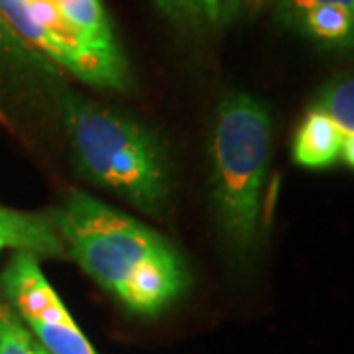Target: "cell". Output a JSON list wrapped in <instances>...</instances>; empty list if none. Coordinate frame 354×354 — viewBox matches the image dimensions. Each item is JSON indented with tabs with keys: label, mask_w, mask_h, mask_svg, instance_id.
Listing matches in <instances>:
<instances>
[{
	"label": "cell",
	"mask_w": 354,
	"mask_h": 354,
	"mask_svg": "<svg viewBox=\"0 0 354 354\" xmlns=\"http://www.w3.org/2000/svg\"><path fill=\"white\" fill-rule=\"evenodd\" d=\"M293 30L325 48L354 50V12L337 4H317L299 18Z\"/></svg>",
	"instance_id": "obj_9"
},
{
	"label": "cell",
	"mask_w": 354,
	"mask_h": 354,
	"mask_svg": "<svg viewBox=\"0 0 354 354\" xmlns=\"http://www.w3.org/2000/svg\"><path fill=\"white\" fill-rule=\"evenodd\" d=\"M311 109L329 114L344 134L354 132V69L335 75L319 88Z\"/></svg>",
	"instance_id": "obj_10"
},
{
	"label": "cell",
	"mask_w": 354,
	"mask_h": 354,
	"mask_svg": "<svg viewBox=\"0 0 354 354\" xmlns=\"http://www.w3.org/2000/svg\"><path fill=\"white\" fill-rule=\"evenodd\" d=\"M50 216L67 254L122 304L146 272L183 260L160 232L83 191H69Z\"/></svg>",
	"instance_id": "obj_3"
},
{
	"label": "cell",
	"mask_w": 354,
	"mask_h": 354,
	"mask_svg": "<svg viewBox=\"0 0 354 354\" xmlns=\"http://www.w3.org/2000/svg\"><path fill=\"white\" fill-rule=\"evenodd\" d=\"M160 12L177 28L203 32L218 26L215 0H153Z\"/></svg>",
	"instance_id": "obj_11"
},
{
	"label": "cell",
	"mask_w": 354,
	"mask_h": 354,
	"mask_svg": "<svg viewBox=\"0 0 354 354\" xmlns=\"http://www.w3.org/2000/svg\"><path fill=\"white\" fill-rule=\"evenodd\" d=\"M57 79L59 67L20 38L0 14V81L30 87L53 83Z\"/></svg>",
	"instance_id": "obj_7"
},
{
	"label": "cell",
	"mask_w": 354,
	"mask_h": 354,
	"mask_svg": "<svg viewBox=\"0 0 354 354\" xmlns=\"http://www.w3.org/2000/svg\"><path fill=\"white\" fill-rule=\"evenodd\" d=\"M71 152L81 174L146 215H160L171 193L162 140L132 116L75 93L62 97Z\"/></svg>",
	"instance_id": "obj_1"
},
{
	"label": "cell",
	"mask_w": 354,
	"mask_h": 354,
	"mask_svg": "<svg viewBox=\"0 0 354 354\" xmlns=\"http://www.w3.org/2000/svg\"><path fill=\"white\" fill-rule=\"evenodd\" d=\"M8 248L36 258H62L67 254L50 215L24 213L0 205V252Z\"/></svg>",
	"instance_id": "obj_6"
},
{
	"label": "cell",
	"mask_w": 354,
	"mask_h": 354,
	"mask_svg": "<svg viewBox=\"0 0 354 354\" xmlns=\"http://www.w3.org/2000/svg\"><path fill=\"white\" fill-rule=\"evenodd\" d=\"M46 354H48V353H46Z\"/></svg>",
	"instance_id": "obj_20"
},
{
	"label": "cell",
	"mask_w": 354,
	"mask_h": 354,
	"mask_svg": "<svg viewBox=\"0 0 354 354\" xmlns=\"http://www.w3.org/2000/svg\"><path fill=\"white\" fill-rule=\"evenodd\" d=\"M274 2H279V0H242V10H246L248 14H256Z\"/></svg>",
	"instance_id": "obj_17"
},
{
	"label": "cell",
	"mask_w": 354,
	"mask_h": 354,
	"mask_svg": "<svg viewBox=\"0 0 354 354\" xmlns=\"http://www.w3.org/2000/svg\"><path fill=\"white\" fill-rule=\"evenodd\" d=\"M0 14L34 50L83 83L116 91L130 85L102 0H0Z\"/></svg>",
	"instance_id": "obj_4"
},
{
	"label": "cell",
	"mask_w": 354,
	"mask_h": 354,
	"mask_svg": "<svg viewBox=\"0 0 354 354\" xmlns=\"http://www.w3.org/2000/svg\"><path fill=\"white\" fill-rule=\"evenodd\" d=\"M36 339L48 354H97L87 337L73 323L50 325V323H30Z\"/></svg>",
	"instance_id": "obj_12"
},
{
	"label": "cell",
	"mask_w": 354,
	"mask_h": 354,
	"mask_svg": "<svg viewBox=\"0 0 354 354\" xmlns=\"http://www.w3.org/2000/svg\"><path fill=\"white\" fill-rule=\"evenodd\" d=\"M342 128L330 118L329 114L321 113L317 109H309L301 124L297 128L291 156L297 165H304L309 169L329 167L341 158Z\"/></svg>",
	"instance_id": "obj_8"
},
{
	"label": "cell",
	"mask_w": 354,
	"mask_h": 354,
	"mask_svg": "<svg viewBox=\"0 0 354 354\" xmlns=\"http://www.w3.org/2000/svg\"><path fill=\"white\" fill-rule=\"evenodd\" d=\"M317 4H337V6H344L351 12H354V0H279L276 16L283 26L295 28L299 18Z\"/></svg>",
	"instance_id": "obj_14"
},
{
	"label": "cell",
	"mask_w": 354,
	"mask_h": 354,
	"mask_svg": "<svg viewBox=\"0 0 354 354\" xmlns=\"http://www.w3.org/2000/svg\"><path fill=\"white\" fill-rule=\"evenodd\" d=\"M2 288L6 297L30 323L67 325L73 323L69 311L41 274L38 258L28 252H14L2 272Z\"/></svg>",
	"instance_id": "obj_5"
},
{
	"label": "cell",
	"mask_w": 354,
	"mask_h": 354,
	"mask_svg": "<svg viewBox=\"0 0 354 354\" xmlns=\"http://www.w3.org/2000/svg\"><path fill=\"white\" fill-rule=\"evenodd\" d=\"M0 354H46V351L10 315L0 327Z\"/></svg>",
	"instance_id": "obj_13"
},
{
	"label": "cell",
	"mask_w": 354,
	"mask_h": 354,
	"mask_svg": "<svg viewBox=\"0 0 354 354\" xmlns=\"http://www.w3.org/2000/svg\"><path fill=\"white\" fill-rule=\"evenodd\" d=\"M8 317H10V313H8V311H6V309H4V307L0 305V327L4 325V321H6Z\"/></svg>",
	"instance_id": "obj_18"
},
{
	"label": "cell",
	"mask_w": 354,
	"mask_h": 354,
	"mask_svg": "<svg viewBox=\"0 0 354 354\" xmlns=\"http://www.w3.org/2000/svg\"><path fill=\"white\" fill-rule=\"evenodd\" d=\"M272 152V120L248 93L218 102L209 144L211 197L216 221L236 250H248L260 232L262 193Z\"/></svg>",
	"instance_id": "obj_2"
},
{
	"label": "cell",
	"mask_w": 354,
	"mask_h": 354,
	"mask_svg": "<svg viewBox=\"0 0 354 354\" xmlns=\"http://www.w3.org/2000/svg\"><path fill=\"white\" fill-rule=\"evenodd\" d=\"M218 26L232 22L242 12V0H215Z\"/></svg>",
	"instance_id": "obj_15"
},
{
	"label": "cell",
	"mask_w": 354,
	"mask_h": 354,
	"mask_svg": "<svg viewBox=\"0 0 354 354\" xmlns=\"http://www.w3.org/2000/svg\"><path fill=\"white\" fill-rule=\"evenodd\" d=\"M341 158L346 162V164L354 167V132H348L344 134V140H342V150Z\"/></svg>",
	"instance_id": "obj_16"
},
{
	"label": "cell",
	"mask_w": 354,
	"mask_h": 354,
	"mask_svg": "<svg viewBox=\"0 0 354 354\" xmlns=\"http://www.w3.org/2000/svg\"><path fill=\"white\" fill-rule=\"evenodd\" d=\"M0 122H4V124H8V118H6V114L2 113V109H0Z\"/></svg>",
	"instance_id": "obj_19"
}]
</instances>
